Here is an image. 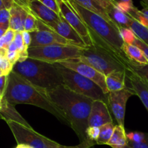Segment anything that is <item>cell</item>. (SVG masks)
<instances>
[{
  "label": "cell",
  "instance_id": "cell-1",
  "mask_svg": "<svg viewBox=\"0 0 148 148\" xmlns=\"http://www.w3.org/2000/svg\"><path fill=\"white\" fill-rule=\"evenodd\" d=\"M46 95L63 112L80 143L88 140L86 131L93 100L74 92L64 85L46 90Z\"/></svg>",
  "mask_w": 148,
  "mask_h": 148
},
{
  "label": "cell",
  "instance_id": "cell-2",
  "mask_svg": "<svg viewBox=\"0 0 148 148\" xmlns=\"http://www.w3.org/2000/svg\"><path fill=\"white\" fill-rule=\"evenodd\" d=\"M3 99L12 106L28 104L48 111L64 124H68L64 114L48 98L46 90L33 85L14 72L7 76Z\"/></svg>",
  "mask_w": 148,
  "mask_h": 148
},
{
  "label": "cell",
  "instance_id": "cell-3",
  "mask_svg": "<svg viewBox=\"0 0 148 148\" xmlns=\"http://www.w3.org/2000/svg\"><path fill=\"white\" fill-rule=\"evenodd\" d=\"M89 30L92 43H96L130 62L123 51L124 41L119 29L99 14L86 10L73 0H67Z\"/></svg>",
  "mask_w": 148,
  "mask_h": 148
},
{
  "label": "cell",
  "instance_id": "cell-4",
  "mask_svg": "<svg viewBox=\"0 0 148 148\" xmlns=\"http://www.w3.org/2000/svg\"><path fill=\"white\" fill-rule=\"evenodd\" d=\"M12 72L46 90L63 85V78L56 65L38 59L28 57L23 62H17Z\"/></svg>",
  "mask_w": 148,
  "mask_h": 148
},
{
  "label": "cell",
  "instance_id": "cell-5",
  "mask_svg": "<svg viewBox=\"0 0 148 148\" xmlns=\"http://www.w3.org/2000/svg\"><path fill=\"white\" fill-rule=\"evenodd\" d=\"M77 60L90 65L104 76L115 71H130V62L96 43L83 48Z\"/></svg>",
  "mask_w": 148,
  "mask_h": 148
},
{
  "label": "cell",
  "instance_id": "cell-6",
  "mask_svg": "<svg viewBox=\"0 0 148 148\" xmlns=\"http://www.w3.org/2000/svg\"><path fill=\"white\" fill-rule=\"evenodd\" d=\"M54 64L62 75L63 85L77 93L88 97L93 101H103L108 105V93H105L98 84L60 64Z\"/></svg>",
  "mask_w": 148,
  "mask_h": 148
},
{
  "label": "cell",
  "instance_id": "cell-7",
  "mask_svg": "<svg viewBox=\"0 0 148 148\" xmlns=\"http://www.w3.org/2000/svg\"><path fill=\"white\" fill-rule=\"evenodd\" d=\"M83 48L74 45L54 44L28 48V57L51 64L78 59Z\"/></svg>",
  "mask_w": 148,
  "mask_h": 148
},
{
  "label": "cell",
  "instance_id": "cell-8",
  "mask_svg": "<svg viewBox=\"0 0 148 148\" xmlns=\"http://www.w3.org/2000/svg\"><path fill=\"white\" fill-rule=\"evenodd\" d=\"M10 127L17 145L31 148H56L60 144L39 134L30 125L14 121H6Z\"/></svg>",
  "mask_w": 148,
  "mask_h": 148
},
{
  "label": "cell",
  "instance_id": "cell-9",
  "mask_svg": "<svg viewBox=\"0 0 148 148\" xmlns=\"http://www.w3.org/2000/svg\"><path fill=\"white\" fill-rule=\"evenodd\" d=\"M132 95H136V93L131 87H126L121 90L108 92V107L115 116L117 124L121 127H124L127 103Z\"/></svg>",
  "mask_w": 148,
  "mask_h": 148
},
{
  "label": "cell",
  "instance_id": "cell-10",
  "mask_svg": "<svg viewBox=\"0 0 148 148\" xmlns=\"http://www.w3.org/2000/svg\"><path fill=\"white\" fill-rule=\"evenodd\" d=\"M59 4L60 14L66 22L76 30L81 36L87 46L92 45L88 27L83 23L77 13L72 8L67 0H56Z\"/></svg>",
  "mask_w": 148,
  "mask_h": 148
},
{
  "label": "cell",
  "instance_id": "cell-11",
  "mask_svg": "<svg viewBox=\"0 0 148 148\" xmlns=\"http://www.w3.org/2000/svg\"><path fill=\"white\" fill-rule=\"evenodd\" d=\"M38 31L31 33L32 41L30 47H39V46H49L54 44L73 45L63 37L53 31L49 26L38 19ZM75 46V45H74Z\"/></svg>",
  "mask_w": 148,
  "mask_h": 148
},
{
  "label": "cell",
  "instance_id": "cell-12",
  "mask_svg": "<svg viewBox=\"0 0 148 148\" xmlns=\"http://www.w3.org/2000/svg\"><path fill=\"white\" fill-rule=\"evenodd\" d=\"M59 64H60L64 67L72 69V70L79 73V75L93 81L103 90L105 93L109 92L107 89L106 83V76H104L103 74L94 69L90 65L79 62L77 59L64 61V62H60Z\"/></svg>",
  "mask_w": 148,
  "mask_h": 148
},
{
  "label": "cell",
  "instance_id": "cell-13",
  "mask_svg": "<svg viewBox=\"0 0 148 148\" xmlns=\"http://www.w3.org/2000/svg\"><path fill=\"white\" fill-rule=\"evenodd\" d=\"M113 122L108 105L103 101H93L88 118L89 127H101Z\"/></svg>",
  "mask_w": 148,
  "mask_h": 148
},
{
  "label": "cell",
  "instance_id": "cell-14",
  "mask_svg": "<svg viewBox=\"0 0 148 148\" xmlns=\"http://www.w3.org/2000/svg\"><path fill=\"white\" fill-rule=\"evenodd\" d=\"M49 27L75 46L81 48L87 47L86 43H85L83 39L78 34L77 32L65 20L61 14L59 21Z\"/></svg>",
  "mask_w": 148,
  "mask_h": 148
},
{
  "label": "cell",
  "instance_id": "cell-15",
  "mask_svg": "<svg viewBox=\"0 0 148 148\" xmlns=\"http://www.w3.org/2000/svg\"><path fill=\"white\" fill-rule=\"evenodd\" d=\"M28 10L29 12L33 14L36 18L43 22L49 27L56 23L60 19V14H57L53 10L48 8L39 0H36L29 3Z\"/></svg>",
  "mask_w": 148,
  "mask_h": 148
},
{
  "label": "cell",
  "instance_id": "cell-16",
  "mask_svg": "<svg viewBox=\"0 0 148 148\" xmlns=\"http://www.w3.org/2000/svg\"><path fill=\"white\" fill-rule=\"evenodd\" d=\"M127 76L131 85V88L134 90L136 95L141 100L148 112V85L134 72H127Z\"/></svg>",
  "mask_w": 148,
  "mask_h": 148
},
{
  "label": "cell",
  "instance_id": "cell-17",
  "mask_svg": "<svg viewBox=\"0 0 148 148\" xmlns=\"http://www.w3.org/2000/svg\"><path fill=\"white\" fill-rule=\"evenodd\" d=\"M10 28L15 32L24 31V23L26 17L28 14L29 11L27 9L15 4L10 10Z\"/></svg>",
  "mask_w": 148,
  "mask_h": 148
},
{
  "label": "cell",
  "instance_id": "cell-18",
  "mask_svg": "<svg viewBox=\"0 0 148 148\" xmlns=\"http://www.w3.org/2000/svg\"><path fill=\"white\" fill-rule=\"evenodd\" d=\"M106 10L111 20L119 30L121 28H130L132 17L128 14L120 10L113 4H111Z\"/></svg>",
  "mask_w": 148,
  "mask_h": 148
},
{
  "label": "cell",
  "instance_id": "cell-19",
  "mask_svg": "<svg viewBox=\"0 0 148 148\" xmlns=\"http://www.w3.org/2000/svg\"><path fill=\"white\" fill-rule=\"evenodd\" d=\"M127 71H115L106 76V83L108 92L118 91L126 88Z\"/></svg>",
  "mask_w": 148,
  "mask_h": 148
},
{
  "label": "cell",
  "instance_id": "cell-20",
  "mask_svg": "<svg viewBox=\"0 0 148 148\" xmlns=\"http://www.w3.org/2000/svg\"><path fill=\"white\" fill-rule=\"evenodd\" d=\"M123 51L130 62L140 64H147L148 61L140 48L134 44L124 43L123 46Z\"/></svg>",
  "mask_w": 148,
  "mask_h": 148
},
{
  "label": "cell",
  "instance_id": "cell-21",
  "mask_svg": "<svg viewBox=\"0 0 148 148\" xmlns=\"http://www.w3.org/2000/svg\"><path fill=\"white\" fill-rule=\"evenodd\" d=\"M0 116L3 119L7 121H14L21 123L25 125H30L20 114L14 108V106L10 105L6 102L4 99L2 100V106L0 110Z\"/></svg>",
  "mask_w": 148,
  "mask_h": 148
},
{
  "label": "cell",
  "instance_id": "cell-22",
  "mask_svg": "<svg viewBox=\"0 0 148 148\" xmlns=\"http://www.w3.org/2000/svg\"><path fill=\"white\" fill-rule=\"evenodd\" d=\"M73 1H75L79 5L84 7L86 10L92 12L94 13H96V14L102 16L103 17L106 19L108 21L113 23L110 19L108 13H107V10L98 0H73Z\"/></svg>",
  "mask_w": 148,
  "mask_h": 148
},
{
  "label": "cell",
  "instance_id": "cell-23",
  "mask_svg": "<svg viewBox=\"0 0 148 148\" xmlns=\"http://www.w3.org/2000/svg\"><path fill=\"white\" fill-rule=\"evenodd\" d=\"M127 145V137L125 128L119 124L115 125L112 137L107 145L112 148H123Z\"/></svg>",
  "mask_w": 148,
  "mask_h": 148
},
{
  "label": "cell",
  "instance_id": "cell-24",
  "mask_svg": "<svg viewBox=\"0 0 148 148\" xmlns=\"http://www.w3.org/2000/svg\"><path fill=\"white\" fill-rule=\"evenodd\" d=\"M130 28L134 32V35L137 38L147 44L148 46V27L143 25V24L138 22L137 20H134V18L132 19L131 23H130Z\"/></svg>",
  "mask_w": 148,
  "mask_h": 148
},
{
  "label": "cell",
  "instance_id": "cell-25",
  "mask_svg": "<svg viewBox=\"0 0 148 148\" xmlns=\"http://www.w3.org/2000/svg\"><path fill=\"white\" fill-rule=\"evenodd\" d=\"M115 125L114 123H108L100 127V134L96 145H108V142L112 137Z\"/></svg>",
  "mask_w": 148,
  "mask_h": 148
},
{
  "label": "cell",
  "instance_id": "cell-26",
  "mask_svg": "<svg viewBox=\"0 0 148 148\" xmlns=\"http://www.w3.org/2000/svg\"><path fill=\"white\" fill-rule=\"evenodd\" d=\"M130 71L138 75L148 85V64H140L130 62L129 64Z\"/></svg>",
  "mask_w": 148,
  "mask_h": 148
},
{
  "label": "cell",
  "instance_id": "cell-27",
  "mask_svg": "<svg viewBox=\"0 0 148 148\" xmlns=\"http://www.w3.org/2000/svg\"><path fill=\"white\" fill-rule=\"evenodd\" d=\"M16 32L12 30L9 27L6 32L4 33V36L0 38V49H7L10 43L14 41V36H15Z\"/></svg>",
  "mask_w": 148,
  "mask_h": 148
},
{
  "label": "cell",
  "instance_id": "cell-28",
  "mask_svg": "<svg viewBox=\"0 0 148 148\" xmlns=\"http://www.w3.org/2000/svg\"><path fill=\"white\" fill-rule=\"evenodd\" d=\"M113 5L116 7L121 11L128 14L134 8L132 0H111Z\"/></svg>",
  "mask_w": 148,
  "mask_h": 148
},
{
  "label": "cell",
  "instance_id": "cell-29",
  "mask_svg": "<svg viewBox=\"0 0 148 148\" xmlns=\"http://www.w3.org/2000/svg\"><path fill=\"white\" fill-rule=\"evenodd\" d=\"M38 19L31 13H28L26 17L24 23V30L25 31L33 33V32L38 31L37 27Z\"/></svg>",
  "mask_w": 148,
  "mask_h": 148
},
{
  "label": "cell",
  "instance_id": "cell-30",
  "mask_svg": "<svg viewBox=\"0 0 148 148\" xmlns=\"http://www.w3.org/2000/svg\"><path fill=\"white\" fill-rule=\"evenodd\" d=\"M121 38L124 43L127 44H134V42L136 39V36L134 32L130 28H121L119 30Z\"/></svg>",
  "mask_w": 148,
  "mask_h": 148
},
{
  "label": "cell",
  "instance_id": "cell-31",
  "mask_svg": "<svg viewBox=\"0 0 148 148\" xmlns=\"http://www.w3.org/2000/svg\"><path fill=\"white\" fill-rule=\"evenodd\" d=\"M147 137V133L140 132H132L127 134V140L132 143H140L143 141Z\"/></svg>",
  "mask_w": 148,
  "mask_h": 148
},
{
  "label": "cell",
  "instance_id": "cell-32",
  "mask_svg": "<svg viewBox=\"0 0 148 148\" xmlns=\"http://www.w3.org/2000/svg\"><path fill=\"white\" fill-rule=\"evenodd\" d=\"M10 10H0V27L8 29L10 27Z\"/></svg>",
  "mask_w": 148,
  "mask_h": 148
},
{
  "label": "cell",
  "instance_id": "cell-33",
  "mask_svg": "<svg viewBox=\"0 0 148 148\" xmlns=\"http://www.w3.org/2000/svg\"><path fill=\"white\" fill-rule=\"evenodd\" d=\"M95 145H96L95 142L88 139V140L80 143L79 145H77L64 146V145H59L56 148H93L94 146H95Z\"/></svg>",
  "mask_w": 148,
  "mask_h": 148
},
{
  "label": "cell",
  "instance_id": "cell-34",
  "mask_svg": "<svg viewBox=\"0 0 148 148\" xmlns=\"http://www.w3.org/2000/svg\"><path fill=\"white\" fill-rule=\"evenodd\" d=\"M87 137L89 140H92L96 143L97 140L99 137L100 134V127H88L86 131Z\"/></svg>",
  "mask_w": 148,
  "mask_h": 148
},
{
  "label": "cell",
  "instance_id": "cell-35",
  "mask_svg": "<svg viewBox=\"0 0 148 148\" xmlns=\"http://www.w3.org/2000/svg\"><path fill=\"white\" fill-rule=\"evenodd\" d=\"M39 1L50 10H53V12H55L57 14H60L59 4H58L56 0H39Z\"/></svg>",
  "mask_w": 148,
  "mask_h": 148
},
{
  "label": "cell",
  "instance_id": "cell-36",
  "mask_svg": "<svg viewBox=\"0 0 148 148\" xmlns=\"http://www.w3.org/2000/svg\"><path fill=\"white\" fill-rule=\"evenodd\" d=\"M127 145L130 148H148V133H147V137L143 141L136 143L127 140Z\"/></svg>",
  "mask_w": 148,
  "mask_h": 148
},
{
  "label": "cell",
  "instance_id": "cell-37",
  "mask_svg": "<svg viewBox=\"0 0 148 148\" xmlns=\"http://www.w3.org/2000/svg\"><path fill=\"white\" fill-rule=\"evenodd\" d=\"M4 57L8 59L13 65H14L19 61V53L18 51H7Z\"/></svg>",
  "mask_w": 148,
  "mask_h": 148
},
{
  "label": "cell",
  "instance_id": "cell-38",
  "mask_svg": "<svg viewBox=\"0 0 148 148\" xmlns=\"http://www.w3.org/2000/svg\"><path fill=\"white\" fill-rule=\"evenodd\" d=\"M134 45L138 46L139 48H140V49L143 50V51L144 52L146 58H147L148 61V46L147 45L145 44V43H143L142 40H140V39L137 38H136L135 40H134Z\"/></svg>",
  "mask_w": 148,
  "mask_h": 148
},
{
  "label": "cell",
  "instance_id": "cell-39",
  "mask_svg": "<svg viewBox=\"0 0 148 148\" xmlns=\"http://www.w3.org/2000/svg\"><path fill=\"white\" fill-rule=\"evenodd\" d=\"M22 36H23V41H24L25 45L27 46V48H30V44H31L32 38H31V33L27 31H23L21 32Z\"/></svg>",
  "mask_w": 148,
  "mask_h": 148
},
{
  "label": "cell",
  "instance_id": "cell-40",
  "mask_svg": "<svg viewBox=\"0 0 148 148\" xmlns=\"http://www.w3.org/2000/svg\"><path fill=\"white\" fill-rule=\"evenodd\" d=\"M13 4V0H0V10H10Z\"/></svg>",
  "mask_w": 148,
  "mask_h": 148
},
{
  "label": "cell",
  "instance_id": "cell-41",
  "mask_svg": "<svg viewBox=\"0 0 148 148\" xmlns=\"http://www.w3.org/2000/svg\"><path fill=\"white\" fill-rule=\"evenodd\" d=\"M13 1H14V3H15V4H19V5L22 6V7L28 10L29 3L33 1H36V0H13Z\"/></svg>",
  "mask_w": 148,
  "mask_h": 148
},
{
  "label": "cell",
  "instance_id": "cell-42",
  "mask_svg": "<svg viewBox=\"0 0 148 148\" xmlns=\"http://www.w3.org/2000/svg\"><path fill=\"white\" fill-rule=\"evenodd\" d=\"M6 82H7V76L4 75V76L0 77V92L2 95L4 93V88H5Z\"/></svg>",
  "mask_w": 148,
  "mask_h": 148
},
{
  "label": "cell",
  "instance_id": "cell-43",
  "mask_svg": "<svg viewBox=\"0 0 148 148\" xmlns=\"http://www.w3.org/2000/svg\"><path fill=\"white\" fill-rule=\"evenodd\" d=\"M98 1L102 4V5L105 7L106 10H107V8H108L111 4H112L111 0H98Z\"/></svg>",
  "mask_w": 148,
  "mask_h": 148
},
{
  "label": "cell",
  "instance_id": "cell-44",
  "mask_svg": "<svg viewBox=\"0 0 148 148\" xmlns=\"http://www.w3.org/2000/svg\"><path fill=\"white\" fill-rule=\"evenodd\" d=\"M7 51H17V48L14 41L12 43H10V46L7 48Z\"/></svg>",
  "mask_w": 148,
  "mask_h": 148
},
{
  "label": "cell",
  "instance_id": "cell-45",
  "mask_svg": "<svg viewBox=\"0 0 148 148\" xmlns=\"http://www.w3.org/2000/svg\"><path fill=\"white\" fill-rule=\"evenodd\" d=\"M7 29L4 28V27H0V38H1V37H2L3 36H4V33L6 32V30H7Z\"/></svg>",
  "mask_w": 148,
  "mask_h": 148
},
{
  "label": "cell",
  "instance_id": "cell-46",
  "mask_svg": "<svg viewBox=\"0 0 148 148\" xmlns=\"http://www.w3.org/2000/svg\"><path fill=\"white\" fill-rule=\"evenodd\" d=\"M15 148H31L28 146L26 145H17V146Z\"/></svg>",
  "mask_w": 148,
  "mask_h": 148
},
{
  "label": "cell",
  "instance_id": "cell-47",
  "mask_svg": "<svg viewBox=\"0 0 148 148\" xmlns=\"http://www.w3.org/2000/svg\"><path fill=\"white\" fill-rule=\"evenodd\" d=\"M142 3H143L144 4H145L147 7H148V0H141Z\"/></svg>",
  "mask_w": 148,
  "mask_h": 148
},
{
  "label": "cell",
  "instance_id": "cell-48",
  "mask_svg": "<svg viewBox=\"0 0 148 148\" xmlns=\"http://www.w3.org/2000/svg\"><path fill=\"white\" fill-rule=\"evenodd\" d=\"M4 73H3L2 72V71L1 70V69H0V77H1V76H4Z\"/></svg>",
  "mask_w": 148,
  "mask_h": 148
},
{
  "label": "cell",
  "instance_id": "cell-49",
  "mask_svg": "<svg viewBox=\"0 0 148 148\" xmlns=\"http://www.w3.org/2000/svg\"><path fill=\"white\" fill-rule=\"evenodd\" d=\"M123 148H130V146L128 145H126L125 147H124Z\"/></svg>",
  "mask_w": 148,
  "mask_h": 148
}]
</instances>
